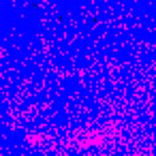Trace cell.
I'll return each instance as SVG.
<instances>
[{
  "label": "cell",
  "mask_w": 156,
  "mask_h": 156,
  "mask_svg": "<svg viewBox=\"0 0 156 156\" xmlns=\"http://www.w3.org/2000/svg\"><path fill=\"white\" fill-rule=\"evenodd\" d=\"M28 141H30L32 145H36V143L41 141V137H39V135H28Z\"/></svg>",
  "instance_id": "cell-1"
}]
</instances>
